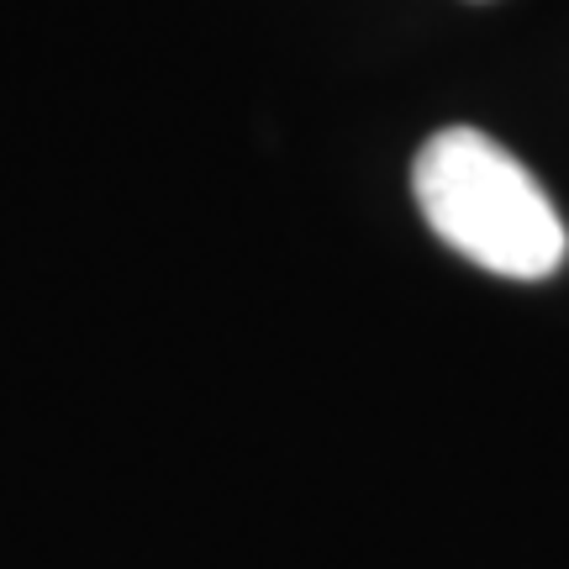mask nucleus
Listing matches in <instances>:
<instances>
[{"mask_svg":"<svg viewBox=\"0 0 569 569\" xmlns=\"http://www.w3.org/2000/svg\"><path fill=\"white\" fill-rule=\"evenodd\" d=\"M411 190L427 227L453 253L501 280H549L565 264L569 232L549 190L522 159L475 127H443L411 163Z\"/></svg>","mask_w":569,"mask_h":569,"instance_id":"f257e3e1","label":"nucleus"}]
</instances>
